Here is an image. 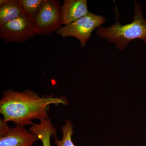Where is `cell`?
<instances>
[{
  "mask_svg": "<svg viewBox=\"0 0 146 146\" xmlns=\"http://www.w3.org/2000/svg\"><path fill=\"white\" fill-rule=\"evenodd\" d=\"M68 103L65 97L54 96V94L40 97L30 89L22 92L10 89L3 93L0 100V113L5 121H12L16 126L25 127L33 124V120L40 122L48 118L50 105H66Z\"/></svg>",
  "mask_w": 146,
  "mask_h": 146,
  "instance_id": "obj_1",
  "label": "cell"
},
{
  "mask_svg": "<svg viewBox=\"0 0 146 146\" xmlns=\"http://www.w3.org/2000/svg\"><path fill=\"white\" fill-rule=\"evenodd\" d=\"M134 16L133 22L122 25L121 22H116L108 27L101 26L97 29L98 36L114 43L118 50L126 48L129 43L134 39H140L146 44V20L144 18L142 5L134 1Z\"/></svg>",
  "mask_w": 146,
  "mask_h": 146,
  "instance_id": "obj_2",
  "label": "cell"
},
{
  "mask_svg": "<svg viewBox=\"0 0 146 146\" xmlns=\"http://www.w3.org/2000/svg\"><path fill=\"white\" fill-rule=\"evenodd\" d=\"M106 18L89 12L85 16L72 23L61 27L56 31L63 37L73 36L79 41L82 48L85 47L92 33L104 24Z\"/></svg>",
  "mask_w": 146,
  "mask_h": 146,
  "instance_id": "obj_3",
  "label": "cell"
},
{
  "mask_svg": "<svg viewBox=\"0 0 146 146\" xmlns=\"http://www.w3.org/2000/svg\"><path fill=\"white\" fill-rule=\"evenodd\" d=\"M36 34L34 21L26 14L0 27V37L5 42L21 43Z\"/></svg>",
  "mask_w": 146,
  "mask_h": 146,
  "instance_id": "obj_4",
  "label": "cell"
},
{
  "mask_svg": "<svg viewBox=\"0 0 146 146\" xmlns=\"http://www.w3.org/2000/svg\"><path fill=\"white\" fill-rule=\"evenodd\" d=\"M38 35H48L61 27V6L58 1L45 0L34 19Z\"/></svg>",
  "mask_w": 146,
  "mask_h": 146,
  "instance_id": "obj_5",
  "label": "cell"
},
{
  "mask_svg": "<svg viewBox=\"0 0 146 146\" xmlns=\"http://www.w3.org/2000/svg\"><path fill=\"white\" fill-rule=\"evenodd\" d=\"M39 140L36 134L25 127L16 126L0 136V146H32Z\"/></svg>",
  "mask_w": 146,
  "mask_h": 146,
  "instance_id": "obj_6",
  "label": "cell"
},
{
  "mask_svg": "<svg viewBox=\"0 0 146 146\" xmlns=\"http://www.w3.org/2000/svg\"><path fill=\"white\" fill-rule=\"evenodd\" d=\"M86 0H64L61 6L62 25L72 23L89 13Z\"/></svg>",
  "mask_w": 146,
  "mask_h": 146,
  "instance_id": "obj_7",
  "label": "cell"
},
{
  "mask_svg": "<svg viewBox=\"0 0 146 146\" xmlns=\"http://www.w3.org/2000/svg\"><path fill=\"white\" fill-rule=\"evenodd\" d=\"M29 130L38 136L42 141L43 146H51V137H56L57 131L48 117L41 121L39 124L33 123Z\"/></svg>",
  "mask_w": 146,
  "mask_h": 146,
  "instance_id": "obj_8",
  "label": "cell"
},
{
  "mask_svg": "<svg viewBox=\"0 0 146 146\" xmlns=\"http://www.w3.org/2000/svg\"><path fill=\"white\" fill-rule=\"evenodd\" d=\"M25 14L19 0H7L0 5V27Z\"/></svg>",
  "mask_w": 146,
  "mask_h": 146,
  "instance_id": "obj_9",
  "label": "cell"
},
{
  "mask_svg": "<svg viewBox=\"0 0 146 146\" xmlns=\"http://www.w3.org/2000/svg\"><path fill=\"white\" fill-rule=\"evenodd\" d=\"M45 0H19L25 14L34 21Z\"/></svg>",
  "mask_w": 146,
  "mask_h": 146,
  "instance_id": "obj_10",
  "label": "cell"
},
{
  "mask_svg": "<svg viewBox=\"0 0 146 146\" xmlns=\"http://www.w3.org/2000/svg\"><path fill=\"white\" fill-rule=\"evenodd\" d=\"M63 136L61 140L58 138H54V143L56 146H76L72 141L74 133L73 125L70 120H66L65 125L61 128Z\"/></svg>",
  "mask_w": 146,
  "mask_h": 146,
  "instance_id": "obj_11",
  "label": "cell"
}]
</instances>
